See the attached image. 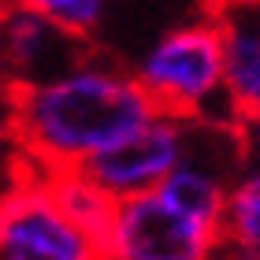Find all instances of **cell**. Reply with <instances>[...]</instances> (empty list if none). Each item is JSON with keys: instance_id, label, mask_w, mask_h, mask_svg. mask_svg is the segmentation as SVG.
Here are the masks:
<instances>
[{"instance_id": "1", "label": "cell", "mask_w": 260, "mask_h": 260, "mask_svg": "<svg viewBox=\"0 0 260 260\" xmlns=\"http://www.w3.org/2000/svg\"><path fill=\"white\" fill-rule=\"evenodd\" d=\"M15 152L41 175L82 171L156 115L134 71L89 52L75 71L8 97Z\"/></svg>"}, {"instance_id": "2", "label": "cell", "mask_w": 260, "mask_h": 260, "mask_svg": "<svg viewBox=\"0 0 260 260\" xmlns=\"http://www.w3.org/2000/svg\"><path fill=\"white\" fill-rule=\"evenodd\" d=\"M138 86L164 115L186 123H234L223 101V22L197 19L171 26L141 52Z\"/></svg>"}, {"instance_id": "3", "label": "cell", "mask_w": 260, "mask_h": 260, "mask_svg": "<svg viewBox=\"0 0 260 260\" xmlns=\"http://www.w3.org/2000/svg\"><path fill=\"white\" fill-rule=\"evenodd\" d=\"M0 260H104V249L60 208L49 175L19 160L0 186Z\"/></svg>"}, {"instance_id": "4", "label": "cell", "mask_w": 260, "mask_h": 260, "mask_svg": "<svg viewBox=\"0 0 260 260\" xmlns=\"http://www.w3.org/2000/svg\"><path fill=\"white\" fill-rule=\"evenodd\" d=\"M101 249L104 260H219L223 231L190 219L152 190L115 205Z\"/></svg>"}, {"instance_id": "5", "label": "cell", "mask_w": 260, "mask_h": 260, "mask_svg": "<svg viewBox=\"0 0 260 260\" xmlns=\"http://www.w3.org/2000/svg\"><path fill=\"white\" fill-rule=\"evenodd\" d=\"M190 134H193V123L156 112L145 126H138L119 145L93 156L82 168V175L104 197H112L115 205L130 201V197H145L152 190H160V182L186 160Z\"/></svg>"}, {"instance_id": "6", "label": "cell", "mask_w": 260, "mask_h": 260, "mask_svg": "<svg viewBox=\"0 0 260 260\" xmlns=\"http://www.w3.org/2000/svg\"><path fill=\"white\" fill-rule=\"evenodd\" d=\"M89 52V41L71 38L38 15H26L15 8L0 11V93L4 97L63 78Z\"/></svg>"}, {"instance_id": "7", "label": "cell", "mask_w": 260, "mask_h": 260, "mask_svg": "<svg viewBox=\"0 0 260 260\" xmlns=\"http://www.w3.org/2000/svg\"><path fill=\"white\" fill-rule=\"evenodd\" d=\"M223 101L238 126H260V11L223 19Z\"/></svg>"}, {"instance_id": "8", "label": "cell", "mask_w": 260, "mask_h": 260, "mask_svg": "<svg viewBox=\"0 0 260 260\" xmlns=\"http://www.w3.org/2000/svg\"><path fill=\"white\" fill-rule=\"evenodd\" d=\"M219 260H260V160L231 179Z\"/></svg>"}, {"instance_id": "9", "label": "cell", "mask_w": 260, "mask_h": 260, "mask_svg": "<svg viewBox=\"0 0 260 260\" xmlns=\"http://www.w3.org/2000/svg\"><path fill=\"white\" fill-rule=\"evenodd\" d=\"M49 186H52V197L60 201V208L86 234H93V238L101 242L104 231H108V223H112L115 201L104 197L82 171H56V175H49Z\"/></svg>"}, {"instance_id": "10", "label": "cell", "mask_w": 260, "mask_h": 260, "mask_svg": "<svg viewBox=\"0 0 260 260\" xmlns=\"http://www.w3.org/2000/svg\"><path fill=\"white\" fill-rule=\"evenodd\" d=\"M108 4L112 0H0V11L4 8L26 11V15L52 22L56 30L78 41H93V34L101 30L104 15H108Z\"/></svg>"}, {"instance_id": "11", "label": "cell", "mask_w": 260, "mask_h": 260, "mask_svg": "<svg viewBox=\"0 0 260 260\" xmlns=\"http://www.w3.org/2000/svg\"><path fill=\"white\" fill-rule=\"evenodd\" d=\"M15 164H19V152H15V134H11V104L0 93V186L8 182Z\"/></svg>"}]
</instances>
